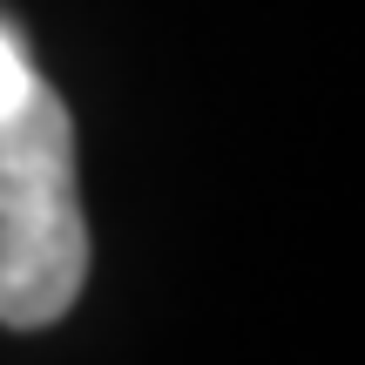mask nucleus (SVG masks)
Segmentation results:
<instances>
[{
	"label": "nucleus",
	"mask_w": 365,
	"mask_h": 365,
	"mask_svg": "<svg viewBox=\"0 0 365 365\" xmlns=\"http://www.w3.org/2000/svg\"><path fill=\"white\" fill-rule=\"evenodd\" d=\"M61 190H75V122H68V102L41 81L0 122V217Z\"/></svg>",
	"instance_id": "obj_2"
},
{
	"label": "nucleus",
	"mask_w": 365,
	"mask_h": 365,
	"mask_svg": "<svg viewBox=\"0 0 365 365\" xmlns=\"http://www.w3.org/2000/svg\"><path fill=\"white\" fill-rule=\"evenodd\" d=\"M88 284V217L75 190L0 217V325L41 331L75 312Z\"/></svg>",
	"instance_id": "obj_1"
},
{
	"label": "nucleus",
	"mask_w": 365,
	"mask_h": 365,
	"mask_svg": "<svg viewBox=\"0 0 365 365\" xmlns=\"http://www.w3.org/2000/svg\"><path fill=\"white\" fill-rule=\"evenodd\" d=\"M41 81H48V75H41V68L27 61V41H21V27H14L7 14H0V122H7L14 108H21L27 95L41 88Z\"/></svg>",
	"instance_id": "obj_3"
}]
</instances>
